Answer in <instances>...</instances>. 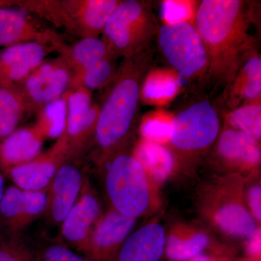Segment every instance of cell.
I'll use <instances>...</instances> for the list:
<instances>
[{"label":"cell","instance_id":"1","mask_svg":"<svg viewBox=\"0 0 261 261\" xmlns=\"http://www.w3.org/2000/svg\"><path fill=\"white\" fill-rule=\"evenodd\" d=\"M152 44L123 58L106 88L91 151L96 166L121 149L132 147L138 129L141 89L153 58Z\"/></svg>","mask_w":261,"mask_h":261},{"label":"cell","instance_id":"2","mask_svg":"<svg viewBox=\"0 0 261 261\" xmlns=\"http://www.w3.org/2000/svg\"><path fill=\"white\" fill-rule=\"evenodd\" d=\"M248 9L241 0H203L199 4L194 23L208 57L207 79L216 84L231 83L254 51Z\"/></svg>","mask_w":261,"mask_h":261},{"label":"cell","instance_id":"3","mask_svg":"<svg viewBox=\"0 0 261 261\" xmlns=\"http://www.w3.org/2000/svg\"><path fill=\"white\" fill-rule=\"evenodd\" d=\"M132 147L113 154L97 168L108 208L137 220L157 212L161 197L159 185L136 159Z\"/></svg>","mask_w":261,"mask_h":261},{"label":"cell","instance_id":"4","mask_svg":"<svg viewBox=\"0 0 261 261\" xmlns=\"http://www.w3.org/2000/svg\"><path fill=\"white\" fill-rule=\"evenodd\" d=\"M245 178L215 174L197 190L196 206L206 226L231 240H246L260 228L244 200Z\"/></svg>","mask_w":261,"mask_h":261},{"label":"cell","instance_id":"5","mask_svg":"<svg viewBox=\"0 0 261 261\" xmlns=\"http://www.w3.org/2000/svg\"><path fill=\"white\" fill-rule=\"evenodd\" d=\"M220 129L217 110L206 99L193 103L175 115L167 145L174 159L173 176L193 175L210 152Z\"/></svg>","mask_w":261,"mask_h":261},{"label":"cell","instance_id":"6","mask_svg":"<svg viewBox=\"0 0 261 261\" xmlns=\"http://www.w3.org/2000/svg\"><path fill=\"white\" fill-rule=\"evenodd\" d=\"M159 27L149 2L121 0L106 22L101 39L114 56L128 58L152 44Z\"/></svg>","mask_w":261,"mask_h":261},{"label":"cell","instance_id":"7","mask_svg":"<svg viewBox=\"0 0 261 261\" xmlns=\"http://www.w3.org/2000/svg\"><path fill=\"white\" fill-rule=\"evenodd\" d=\"M121 0H28L23 8L73 35L97 38Z\"/></svg>","mask_w":261,"mask_h":261},{"label":"cell","instance_id":"8","mask_svg":"<svg viewBox=\"0 0 261 261\" xmlns=\"http://www.w3.org/2000/svg\"><path fill=\"white\" fill-rule=\"evenodd\" d=\"M156 37L165 59L180 76L190 81L207 79L208 57L195 23L163 24Z\"/></svg>","mask_w":261,"mask_h":261},{"label":"cell","instance_id":"9","mask_svg":"<svg viewBox=\"0 0 261 261\" xmlns=\"http://www.w3.org/2000/svg\"><path fill=\"white\" fill-rule=\"evenodd\" d=\"M208 154L209 163L216 174H238L246 178L259 171L260 142L225 126Z\"/></svg>","mask_w":261,"mask_h":261},{"label":"cell","instance_id":"10","mask_svg":"<svg viewBox=\"0 0 261 261\" xmlns=\"http://www.w3.org/2000/svg\"><path fill=\"white\" fill-rule=\"evenodd\" d=\"M73 73L61 56L46 59L18 86L25 113H39L69 90Z\"/></svg>","mask_w":261,"mask_h":261},{"label":"cell","instance_id":"11","mask_svg":"<svg viewBox=\"0 0 261 261\" xmlns=\"http://www.w3.org/2000/svg\"><path fill=\"white\" fill-rule=\"evenodd\" d=\"M92 93L78 87L65 94L67 111L62 135L66 141L67 159L82 160L92 147L99 108Z\"/></svg>","mask_w":261,"mask_h":261},{"label":"cell","instance_id":"12","mask_svg":"<svg viewBox=\"0 0 261 261\" xmlns=\"http://www.w3.org/2000/svg\"><path fill=\"white\" fill-rule=\"evenodd\" d=\"M82 161L66 158L51 180L42 215L49 224L60 226L78 200L87 179Z\"/></svg>","mask_w":261,"mask_h":261},{"label":"cell","instance_id":"13","mask_svg":"<svg viewBox=\"0 0 261 261\" xmlns=\"http://www.w3.org/2000/svg\"><path fill=\"white\" fill-rule=\"evenodd\" d=\"M47 191L29 192L18 187L5 189L0 202V237L16 238L44 214Z\"/></svg>","mask_w":261,"mask_h":261},{"label":"cell","instance_id":"14","mask_svg":"<svg viewBox=\"0 0 261 261\" xmlns=\"http://www.w3.org/2000/svg\"><path fill=\"white\" fill-rule=\"evenodd\" d=\"M103 212L99 196L87 178L78 200L60 225L58 239L84 254L92 230Z\"/></svg>","mask_w":261,"mask_h":261},{"label":"cell","instance_id":"15","mask_svg":"<svg viewBox=\"0 0 261 261\" xmlns=\"http://www.w3.org/2000/svg\"><path fill=\"white\" fill-rule=\"evenodd\" d=\"M67 158L66 141L61 135L54 145L32 161L5 171L15 187L29 192L47 191L58 168Z\"/></svg>","mask_w":261,"mask_h":261},{"label":"cell","instance_id":"16","mask_svg":"<svg viewBox=\"0 0 261 261\" xmlns=\"http://www.w3.org/2000/svg\"><path fill=\"white\" fill-rule=\"evenodd\" d=\"M137 221L108 208L92 230L84 255L94 261H111L135 230Z\"/></svg>","mask_w":261,"mask_h":261},{"label":"cell","instance_id":"17","mask_svg":"<svg viewBox=\"0 0 261 261\" xmlns=\"http://www.w3.org/2000/svg\"><path fill=\"white\" fill-rule=\"evenodd\" d=\"M53 51H56L54 44L37 42L22 43L1 49L0 86L18 87Z\"/></svg>","mask_w":261,"mask_h":261},{"label":"cell","instance_id":"18","mask_svg":"<svg viewBox=\"0 0 261 261\" xmlns=\"http://www.w3.org/2000/svg\"><path fill=\"white\" fill-rule=\"evenodd\" d=\"M58 36L28 10L20 7L0 8V47L32 42L53 44Z\"/></svg>","mask_w":261,"mask_h":261},{"label":"cell","instance_id":"19","mask_svg":"<svg viewBox=\"0 0 261 261\" xmlns=\"http://www.w3.org/2000/svg\"><path fill=\"white\" fill-rule=\"evenodd\" d=\"M166 237L163 225L152 220L130 233L111 261H160Z\"/></svg>","mask_w":261,"mask_h":261},{"label":"cell","instance_id":"20","mask_svg":"<svg viewBox=\"0 0 261 261\" xmlns=\"http://www.w3.org/2000/svg\"><path fill=\"white\" fill-rule=\"evenodd\" d=\"M45 136L40 128H18L0 143V166L3 171L32 161L42 153Z\"/></svg>","mask_w":261,"mask_h":261},{"label":"cell","instance_id":"21","mask_svg":"<svg viewBox=\"0 0 261 261\" xmlns=\"http://www.w3.org/2000/svg\"><path fill=\"white\" fill-rule=\"evenodd\" d=\"M212 238L210 231L200 225L177 223L166 233L165 252L171 260L192 259L210 246Z\"/></svg>","mask_w":261,"mask_h":261},{"label":"cell","instance_id":"22","mask_svg":"<svg viewBox=\"0 0 261 261\" xmlns=\"http://www.w3.org/2000/svg\"><path fill=\"white\" fill-rule=\"evenodd\" d=\"M226 103L231 110L261 98V59L254 51L228 85Z\"/></svg>","mask_w":261,"mask_h":261},{"label":"cell","instance_id":"23","mask_svg":"<svg viewBox=\"0 0 261 261\" xmlns=\"http://www.w3.org/2000/svg\"><path fill=\"white\" fill-rule=\"evenodd\" d=\"M181 88V76L172 68L151 67L142 83L141 102L162 108L175 99Z\"/></svg>","mask_w":261,"mask_h":261},{"label":"cell","instance_id":"24","mask_svg":"<svg viewBox=\"0 0 261 261\" xmlns=\"http://www.w3.org/2000/svg\"><path fill=\"white\" fill-rule=\"evenodd\" d=\"M55 47L59 56L69 65L73 77L103 58L113 55L101 37L84 38L73 45H67L58 37L55 41Z\"/></svg>","mask_w":261,"mask_h":261},{"label":"cell","instance_id":"25","mask_svg":"<svg viewBox=\"0 0 261 261\" xmlns=\"http://www.w3.org/2000/svg\"><path fill=\"white\" fill-rule=\"evenodd\" d=\"M132 153L159 186L172 177L174 159L167 146L140 138L134 144Z\"/></svg>","mask_w":261,"mask_h":261},{"label":"cell","instance_id":"26","mask_svg":"<svg viewBox=\"0 0 261 261\" xmlns=\"http://www.w3.org/2000/svg\"><path fill=\"white\" fill-rule=\"evenodd\" d=\"M25 113L18 87L0 86V139L4 140L18 128Z\"/></svg>","mask_w":261,"mask_h":261},{"label":"cell","instance_id":"27","mask_svg":"<svg viewBox=\"0 0 261 261\" xmlns=\"http://www.w3.org/2000/svg\"><path fill=\"white\" fill-rule=\"evenodd\" d=\"M118 59L119 58L114 55H110L91 65L73 77L69 90L83 87L92 92L97 89L106 88L116 74Z\"/></svg>","mask_w":261,"mask_h":261},{"label":"cell","instance_id":"28","mask_svg":"<svg viewBox=\"0 0 261 261\" xmlns=\"http://www.w3.org/2000/svg\"><path fill=\"white\" fill-rule=\"evenodd\" d=\"M226 126L243 132L260 142V99L231 110L226 115Z\"/></svg>","mask_w":261,"mask_h":261},{"label":"cell","instance_id":"29","mask_svg":"<svg viewBox=\"0 0 261 261\" xmlns=\"http://www.w3.org/2000/svg\"><path fill=\"white\" fill-rule=\"evenodd\" d=\"M174 115L158 108L149 111L139 122L141 138L167 146L171 135V123Z\"/></svg>","mask_w":261,"mask_h":261},{"label":"cell","instance_id":"30","mask_svg":"<svg viewBox=\"0 0 261 261\" xmlns=\"http://www.w3.org/2000/svg\"><path fill=\"white\" fill-rule=\"evenodd\" d=\"M33 247L37 261H94L67 246L58 238L44 239Z\"/></svg>","mask_w":261,"mask_h":261},{"label":"cell","instance_id":"31","mask_svg":"<svg viewBox=\"0 0 261 261\" xmlns=\"http://www.w3.org/2000/svg\"><path fill=\"white\" fill-rule=\"evenodd\" d=\"M0 261H37L33 245L23 236L0 237Z\"/></svg>","mask_w":261,"mask_h":261},{"label":"cell","instance_id":"32","mask_svg":"<svg viewBox=\"0 0 261 261\" xmlns=\"http://www.w3.org/2000/svg\"><path fill=\"white\" fill-rule=\"evenodd\" d=\"M200 2L168 0L162 4L164 24L179 22H195L196 13Z\"/></svg>","mask_w":261,"mask_h":261},{"label":"cell","instance_id":"33","mask_svg":"<svg viewBox=\"0 0 261 261\" xmlns=\"http://www.w3.org/2000/svg\"><path fill=\"white\" fill-rule=\"evenodd\" d=\"M244 200L247 210L257 224L261 222V184L260 171L252 173L245 178L243 189Z\"/></svg>","mask_w":261,"mask_h":261},{"label":"cell","instance_id":"34","mask_svg":"<svg viewBox=\"0 0 261 261\" xmlns=\"http://www.w3.org/2000/svg\"><path fill=\"white\" fill-rule=\"evenodd\" d=\"M260 228L246 240L247 252L251 256H258L260 254Z\"/></svg>","mask_w":261,"mask_h":261},{"label":"cell","instance_id":"35","mask_svg":"<svg viewBox=\"0 0 261 261\" xmlns=\"http://www.w3.org/2000/svg\"><path fill=\"white\" fill-rule=\"evenodd\" d=\"M23 1H13V0H0V8H10V7H20Z\"/></svg>","mask_w":261,"mask_h":261},{"label":"cell","instance_id":"36","mask_svg":"<svg viewBox=\"0 0 261 261\" xmlns=\"http://www.w3.org/2000/svg\"><path fill=\"white\" fill-rule=\"evenodd\" d=\"M5 190L4 176L0 171V202L3 198V194Z\"/></svg>","mask_w":261,"mask_h":261},{"label":"cell","instance_id":"37","mask_svg":"<svg viewBox=\"0 0 261 261\" xmlns=\"http://www.w3.org/2000/svg\"><path fill=\"white\" fill-rule=\"evenodd\" d=\"M192 261H212L210 257L207 255H204V254L200 253L199 255H196L193 258H192Z\"/></svg>","mask_w":261,"mask_h":261}]
</instances>
